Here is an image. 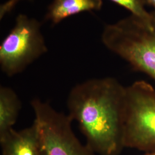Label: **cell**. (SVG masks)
<instances>
[{"instance_id": "obj_10", "label": "cell", "mask_w": 155, "mask_h": 155, "mask_svg": "<svg viewBox=\"0 0 155 155\" xmlns=\"http://www.w3.org/2000/svg\"><path fill=\"white\" fill-rule=\"evenodd\" d=\"M21 0H8L0 6V18L2 19L6 15L15 7L17 4Z\"/></svg>"}, {"instance_id": "obj_6", "label": "cell", "mask_w": 155, "mask_h": 155, "mask_svg": "<svg viewBox=\"0 0 155 155\" xmlns=\"http://www.w3.org/2000/svg\"><path fill=\"white\" fill-rule=\"evenodd\" d=\"M2 155H39L40 141L36 123L21 130L13 129L0 136Z\"/></svg>"}, {"instance_id": "obj_1", "label": "cell", "mask_w": 155, "mask_h": 155, "mask_svg": "<svg viewBox=\"0 0 155 155\" xmlns=\"http://www.w3.org/2000/svg\"><path fill=\"white\" fill-rule=\"evenodd\" d=\"M126 87L116 78H93L75 85L67 100L87 145L100 155H120L124 141Z\"/></svg>"}, {"instance_id": "obj_7", "label": "cell", "mask_w": 155, "mask_h": 155, "mask_svg": "<svg viewBox=\"0 0 155 155\" xmlns=\"http://www.w3.org/2000/svg\"><path fill=\"white\" fill-rule=\"evenodd\" d=\"M102 0H53L45 18L54 24L64 18L86 11H99Z\"/></svg>"}, {"instance_id": "obj_5", "label": "cell", "mask_w": 155, "mask_h": 155, "mask_svg": "<svg viewBox=\"0 0 155 155\" xmlns=\"http://www.w3.org/2000/svg\"><path fill=\"white\" fill-rule=\"evenodd\" d=\"M40 29L36 19L23 14L17 16L14 27L0 45V67L6 76L22 72L47 52Z\"/></svg>"}, {"instance_id": "obj_3", "label": "cell", "mask_w": 155, "mask_h": 155, "mask_svg": "<svg viewBox=\"0 0 155 155\" xmlns=\"http://www.w3.org/2000/svg\"><path fill=\"white\" fill-rule=\"evenodd\" d=\"M125 148L155 150V87L144 81L126 87Z\"/></svg>"}, {"instance_id": "obj_11", "label": "cell", "mask_w": 155, "mask_h": 155, "mask_svg": "<svg viewBox=\"0 0 155 155\" xmlns=\"http://www.w3.org/2000/svg\"><path fill=\"white\" fill-rule=\"evenodd\" d=\"M145 4L154 7L155 9V0H144Z\"/></svg>"}, {"instance_id": "obj_9", "label": "cell", "mask_w": 155, "mask_h": 155, "mask_svg": "<svg viewBox=\"0 0 155 155\" xmlns=\"http://www.w3.org/2000/svg\"><path fill=\"white\" fill-rule=\"evenodd\" d=\"M119 5L123 6L132 13V15L143 20H149L151 12H148L145 8L144 0H111Z\"/></svg>"}, {"instance_id": "obj_12", "label": "cell", "mask_w": 155, "mask_h": 155, "mask_svg": "<svg viewBox=\"0 0 155 155\" xmlns=\"http://www.w3.org/2000/svg\"><path fill=\"white\" fill-rule=\"evenodd\" d=\"M145 155H155V150L147 152V153Z\"/></svg>"}, {"instance_id": "obj_2", "label": "cell", "mask_w": 155, "mask_h": 155, "mask_svg": "<svg viewBox=\"0 0 155 155\" xmlns=\"http://www.w3.org/2000/svg\"><path fill=\"white\" fill-rule=\"evenodd\" d=\"M106 47L155 82V10L149 20L133 15L106 25L102 35Z\"/></svg>"}, {"instance_id": "obj_8", "label": "cell", "mask_w": 155, "mask_h": 155, "mask_svg": "<svg viewBox=\"0 0 155 155\" xmlns=\"http://www.w3.org/2000/svg\"><path fill=\"white\" fill-rule=\"evenodd\" d=\"M21 108L16 91L5 86H0V136L14 129Z\"/></svg>"}, {"instance_id": "obj_4", "label": "cell", "mask_w": 155, "mask_h": 155, "mask_svg": "<svg viewBox=\"0 0 155 155\" xmlns=\"http://www.w3.org/2000/svg\"><path fill=\"white\" fill-rule=\"evenodd\" d=\"M40 141L39 155H95L75 134L72 121L48 102L35 98L31 101Z\"/></svg>"}]
</instances>
